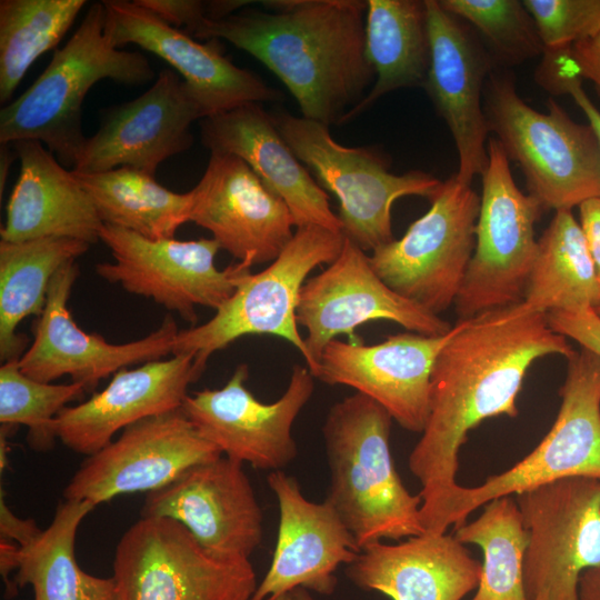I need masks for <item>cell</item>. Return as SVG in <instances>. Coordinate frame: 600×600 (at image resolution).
Returning a JSON list of instances; mask_svg holds the SVG:
<instances>
[{
	"instance_id": "6da1fadb",
	"label": "cell",
	"mask_w": 600,
	"mask_h": 600,
	"mask_svg": "<svg viewBox=\"0 0 600 600\" xmlns=\"http://www.w3.org/2000/svg\"><path fill=\"white\" fill-rule=\"evenodd\" d=\"M576 350L549 326L547 313L523 303L458 320L431 374L429 413L408 464L421 484L426 532L446 533L451 498L458 488L459 451L482 421L518 416L517 398L530 367Z\"/></svg>"
},
{
	"instance_id": "7a4b0ae2",
	"label": "cell",
	"mask_w": 600,
	"mask_h": 600,
	"mask_svg": "<svg viewBox=\"0 0 600 600\" xmlns=\"http://www.w3.org/2000/svg\"><path fill=\"white\" fill-rule=\"evenodd\" d=\"M204 18L191 34L227 40L264 64L294 97L302 117L330 126L366 97L376 74L366 56L363 0H269Z\"/></svg>"
},
{
	"instance_id": "3957f363",
	"label": "cell",
	"mask_w": 600,
	"mask_h": 600,
	"mask_svg": "<svg viewBox=\"0 0 600 600\" xmlns=\"http://www.w3.org/2000/svg\"><path fill=\"white\" fill-rule=\"evenodd\" d=\"M392 418L371 398L354 392L336 402L322 426L330 486L326 501L359 548L426 532L420 494H411L393 464Z\"/></svg>"
},
{
	"instance_id": "277c9868",
	"label": "cell",
	"mask_w": 600,
	"mask_h": 600,
	"mask_svg": "<svg viewBox=\"0 0 600 600\" xmlns=\"http://www.w3.org/2000/svg\"><path fill=\"white\" fill-rule=\"evenodd\" d=\"M106 9L92 3L68 42L56 50L36 81L0 112V142L36 140L62 166H72L86 141L82 103L89 90L109 79L140 86L153 79L148 59L114 47L106 36Z\"/></svg>"
},
{
	"instance_id": "5b68a950",
	"label": "cell",
	"mask_w": 600,
	"mask_h": 600,
	"mask_svg": "<svg viewBox=\"0 0 600 600\" xmlns=\"http://www.w3.org/2000/svg\"><path fill=\"white\" fill-rule=\"evenodd\" d=\"M547 107L542 113L528 106L506 73L491 72L484 83L488 130L521 168L529 194L543 210H572L600 197V142L553 99Z\"/></svg>"
},
{
	"instance_id": "8992f818",
	"label": "cell",
	"mask_w": 600,
	"mask_h": 600,
	"mask_svg": "<svg viewBox=\"0 0 600 600\" xmlns=\"http://www.w3.org/2000/svg\"><path fill=\"white\" fill-rule=\"evenodd\" d=\"M270 116L319 186L336 196L341 233L363 251L372 252L394 240L391 209L398 199L419 196L431 200L442 184L421 170L391 172L388 158L377 148L342 146L332 138L327 124L281 109Z\"/></svg>"
},
{
	"instance_id": "52a82bcc",
	"label": "cell",
	"mask_w": 600,
	"mask_h": 600,
	"mask_svg": "<svg viewBox=\"0 0 600 600\" xmlns=\"http://www.w3.org/2000/svg\"><path fill=\"white\" fill-rule=\"evenodd\" d=\"M343 243L341 232L319 226L297 228L282 252L263 270L244 277L209 321L178 332L172 354H192L206 369L211 354L241 337L274 336L290 342L307 361L297 322L299 294L309 273L331 263Z\"/></svg>"
},
{
	"instance_id": "ba28073f",
	"label": "cell",
	"mask_w": 600,
	"mask_h": 600,
	"mask_svg": "<svg viewBox=\"0 0 600 600\" xmlns=\"http://www.w3.org/2000/svg\"><path fill=\"white\" fill-rule=\"evenodd\" d=\"M487 152L474 250L454 302L458 320L522 303L538 250L534 226L543 208L518 188L494 137Z\"/></svg>"
},
{
	"instance_id": "9c48e42d",
	"label": "cell",
	"mask_w": 600,
	"mask_h": 600,
	"mask_svg": "<svg viewBox=\"0 0 600 600\" xmlns=\"http://www.w3.org/2000/svg\"><path fill=\"white\" fill-rule=\"evenodd\" d=\"M120 600H250L249 559L214 554L176 520L141 516L120 538L113 560Z\"/></svg>"
},
{
	"instance_id": "30bf717a",
	"label": "cell",
	"mask_w": 600,
	"mask_h": 600,
	"mask_svg": "<svg viewBox=\"0 0 600 600\" xmlns=\"http://www.w3.org/2000/svg\"><path fill=\"white\" fill-rule=\"evenodd\" d=\"M429 210L400 239L369 256L381 280L421 309L439 316L454 304L476 243L480 197L452 176Z\"/></svg>"
},
{
	"instance_id": "8fae6325",
	"label": "cell",
	"mask_w": 600,
	"mask_h": 600,
	"mask_svg": "<svg viewBox=\"0 0 600 600\" xmlns=\"http://www.w3.org/2000/svg\"><path fill=\"white\" fill-rule=\"evenodd\" d=\"M557 418L540 443L508 470L477 487L458 486L448 526L464 524L487 502L567 477L600 479V357L581 348L567 360Z\"/></svg>"
},
{
	"instance_id": "7c38bea8",
	"label": "cell",
	"mask_w": 600,
	"mask_h": 600,
	"mask_svg": "<svg viewBox=\"0 0 600 600\" xmlns=\"http://www.w3.org/2000/svg\"><path fill=\"white\" fill-rule=\"evenodd\" d=\"M100 240L113 261L96 264L99 277L152 299L192 326L198 321L197 307L217 311L251 272V267L241 262L217 269L214 258L220 247L212 238L153 240L103 223Z\"/></svg>"
},
{
	"instance_id": "4fadbf2b",
	"label": "cell",
	"mask_w": 600,
	"mask_h": 600,
	"mask_svg": "<svg viewBox=\"0 0 600 600\" xmlns=\"http://www.w3.org/2000/svg\"><path fill=\"white\" fill-rule=\"evenodd\" d=\"M528 533V600H579L581 574L600 564V479L567 477L514 496Z\"/></svg>"
},
{
	"instance_id": "5bb4252c",
	"label": "cell",
	"mask_w": 600,
	"mask_h": 600,
	"mask_svg": "<svg viewBox=\"0 0 600 600\" xmlns=\"http://www.w3.org/2000/svg\"><path fill=\"white\" fill-rule=\"evenodd\" d=\"M387 320L411 332L443 336L452 324L389 288L373 270L369 256L344 238L339 256L307 279L299 294L297 322L307 337V368L317 379L324 348L338 336L361 342L356 329L369 321Z\"/></svg>"
},
{
	"instance_id": "9a60e30c",
	"label": "cell",
	"mask_w": 600,
	"mask_h": 600,
	"mask_svg": "<svg viewBox=\"0 0 600 600\" xmlns=\"http://www.w3.org/2000/svg\"><path fill=\"white\" fill-rule=\"evenodd\" d=\"M248 378V364L241 363L222 388L188 394L181 409L222 454L259 470H282L298 454L292 427L312 397L316 378L294 364L286 391L271 403L251 393Z\"/></svg>"
},
{
	"instance_id": "2e32d148",
	"label": "cell",
	"mask_w": 600,
	"mask_h": 600,
	"mask_svg": "<svg viewBox=\"0 0 600 600\" xmlns=\"http://www.w3.org/2000/svg\"><path fill=\"white\" fill-rule=\"evenodd\" d=\"M221 456L179 408L127 427L116 440L88 456L63 497L98 506L126 493H150L189 468Z\"/></svg>"
},
{
	"instance_id": "e0dca14e",
	"label": "cell",
	"mask_w": 600,
	"mask_h": 600,
	"mask_svg": "<svg viewBox=\"0 0 600 600\" xmlns=\"http://www.w3.org/2000/svg\"><path fill=\"white\" fill-rule=\"evenodd\" d=\"M78 274L79 267L71 261L52 277L43 312L33 327V341L19 360L26 376L48 383L69 376L91 391L101 379L123 368L172 353L179 330L170 314L150 334L126 343H110L98 333L81 330L68 309Z\"/></svg>"
},
{
	"instance_id": "ac0fdd59",
	"label": "cell",
	"mask_w": 600,
	"mask_h": 600,
	"mask_svg": "<svg viewBox=\"0 0 600 600\" xmlns=\"http://www.w3.org/2000/svg\"><path fill=\"white\" fill-rule=\"evenodd\" d=\"M203 118L188 84L177 72L164 69L140 97L103 113L72 170L96 173L131 167L154 176L161 162L191 147L190 127Z\"/></svg>"
},
{
	"instance_id": "d6986e66",
	"label": "cell",
	"mask_w": 600,
	"mask_h": 600,
	"mask_svg": "<svg viewBox=\"0 0 600 600\" xmlns=\"http://www.w3.org/2000/svg\"><path fill=\"white\" fill-rule=\"evenodd\" d=\"M191 191L190 221L208 230L238 262L269 264L293 238L286 202L237 156L210 153Z\"/></svg>"
},
{
	"instance_id": "ffe728a7",
	"label": "cell",
	"mask_w": 600,
	"mask_h": 600,
	"mask_svg": "<svg viewBox=\"0 0 600 600\" xmlns=\"http://www.w3.org/2000/svg\"><path fill=\"white\" fill-rule=\"evenodd\" d=\"M242 462L221 456L148 493L141 516L184 526L208 551L247 558L263 537V514Z\"/></svg>"
},
{
	"instance_id": "44dd1931",
	"label": "cell",
	"mask_w": 600,
	"mask_h": 600,
	"mask_svg": "<svg viewBox=\"0 0 600 600\" xmlns=\"http://www.w3.org/2000/svg\"><path fill=\"white\" fill-rule=\"evenodd\" d=\"M106 36L121 48L128 43L158 56L181 76L206 117L247 103L278 102L282 94L257 74L237 67L219 48L177 29L137 1L104 0Z\"/></svg>"
},
{
	"instance_id": "7402d4cb",
	"label": "cell",
	"mask_w": 600,
	"mask_h": 600,
	"mask_svg": "<svg viewBox=\"0 0 600 600\" xmlns=\"http://www.w3.org/2000/svg\"><path fill=\"white\" fill-rule=\"evenodd\" d=\"M453 332L454 324L443 336L407 331L370 346L334 339L321 354L317 379L353 388L383 407L403 429L421 433L432 369Z\"/></svg>"
},
{
	"instance_id": "603a6c76",
	"label": "cell",
	"mask_w": 600,
	"mask_h": 600,
	"mask_svg": "<svg viewBox=\"0 0 600 600\" xmlns=\"http://www.w3.org/2000/svg\"><path fill=\"white\" fill-rule=\"evenodd\" d=\"M430 67L424 89L446 121L459 157L457 178L471 184L487 162L488 127L484 83L493 61L477 37L439 0H424Z\"/></svg>"
},
{
	"instance_id": "cb8c5ba5",
	"label": "cell",
	"mask_w": 600,
	"mask_h": 600,
	"mask_svg": "<svg viewBox=\"0 0 600 600\" xmlns=\"http://www.w3.org/2000/svg\"><path fill=\"white\" fill-rule=\"evenodd\" d=\"M267 481L278 500V536L269 570L250 600H279L297 588L332 594L337 569L361 551L357 541L336 510L326 500H308L293 477L278 470Z\"/></svg>"
},
{
	"instance_id": "d4e9b609",
	"label": "cell",
	"mask_w": 600,
	"mask_h": 600,
	"mask_svg": "<svg viewBox=\"0 0 600 600\" xmlns=\"http://www.w3.org/2000/svg\"><path fill=\"white\" fill-rule=\"evenodd\" d=\"M203 371L187 353L136 369L123 368L102 391L77 406L64 407L53 422L56 436L73 452L91 456L110 443L118 431L181 408L188 387Z\"/></svg>"
},
{
	"instance_id": "484cf974",
	"label": "cell",
	"mask_w": 600,
	"mask_h": 600,
	"mask_svg": "<svg viewBox=\"0 0 600 600\" xmlns=\"http://www.w3.org/2000/svg\"><path fill=\"white\" fill-rule=\"evenodd\" d=\"M210 153L242 159L288 206L297 228L319 226L341 232L329 196L301 164L260 103H247L200 120Z\"/></svg>"
},
{
	"instance_id": "4316f807",
	"label": "cell",
	"mask_w": 600,
	"mask_h": 600,
	"mask_svg": "<svg viewBox=\"0 0 600 600\" xmlns=\"http://www.w3.org/2000/svg\"><path fill=\"white\" fill-rule=\"evenodd\" d=\"M347 574L359 588L392 600H462L477 589L481 562L454 536L424 532L364 547Z\"/></svg>"
},
{
	"instance_id": "83f0119b",
	"label": "cell",
	"mask_w": 600,
	"mask_h": 600,
	"mask_svg": "<svg viewBox=\"0 0 600 600\" xmlns=\"http://www.w3.org/2000/svg\"><path fill=\"white\" fill-rule=\"evenodd\" d=\"M11 144L20 172L7 203L1 240L23 242L57 237L89 244L99 241L103 222L72 170H67L39 141Z\"/></svg>"
},
{
	"instance_id": "f1b7e54d",
	"label": "cell",
	"mask_w": 600,
	"mask_h": 600,
	"mask_svg": "<svg viewBox=\"0 0 600 600\" xmlns=\"http://www.w3.org/2000/svg\"><path fill=\"white\" fill-rule=\"evenodd\" d=\"M366 56L376 78L366 97L342 120L350 121L387 93L424 87L430 42L424 0H368Z\"/></svg>"
},
{
	"instance_id": "f546056e",
	"label": "cell",
	"mask_w": 600,
	"mask_h": 600,
	"mask_svg": "<svg viewBox=\"0 0 600 600\" xmlns=\"http://www.w3.org/2000/svg\"><path fill=\"white\" fill-rule=\"evenodd\" d=\"M90 244L70 238L0 242V359L20 360L28 338L17 332L29 316L43 312L50 281L66 263L84 254Z\"/></svg>"
},
{
	"instance_id": "4dcf8cb0",
	"label": "cell",
	"mask_w": 600,
	"mask_h": 600,
	"mask_svg": "<svg viewBox=\"0 0 600 600\" xmlns=\"http://www.w3.org/2000/svg\"><path fill=\"white\" fill-rule=\"evenodd\" d=\"M94 507L67 499L58 504L50 526L30 546L20 547L16 588L30 584L34 600H120L113 577L91 576L77 562V531Z\"/></svg>"
},
{
	"instance_id": "1f68e13d",
	"label": "cell",
	"mask_w": 600,
	"mask_h": 600,
	"mask_svg": "<svg viewBox=\"0 0 600 600\" xmlns=\"http://www.w3.org/2000/svg\"><path fill=\"white\" fill-rule=\"evenodd\" d=\"M90 196L101 221L148 239H172L190 221L193 193L161 186L154 176L131 167L82 173L72 170Z\"/></svg>"
},
{
	"instance_id": "d6a6232c",
	"label": "cell",
	"mask_w": 600,
	"mask_h": 600,
	"mask_svg": "<svg viewBox=\"0 0 600 600\" xmlns=\"http://www.w3.org/2000/svg\"><path fill=\"white\" fill-rule=\"evenodd\" d=\"M533 312L597 309L600 284L580 227L571 210L556 211L538 239L524 300Z\"/></svg>"
},
{
	"instance_id": "836d02e7",
	"label": "cell",
	"mask_w": 600,
	"mask_h": 600,
	"mask_svg": "<svg viewBox=\"0 0 600 600\" xmlns=\"http://www.w3.org/2000/svg\"><path fill=\"white\" fill-rule=\"evenodd\" d=\"M474 520L453 529L462 544L473 543L483 552L481 576L471 600H528L523 587V560L528 533L514 496L482 506Z\"/></svg>"
},
{
	"instance_id": "e575fe53",
	"label": "cell",
	"mask_w": 600,
	"mask_h": 600,
	"mask_svg": "<svg viewBox=\"0 0 600 600\" xmlns=\"http://www.w3.org/2000/svg\"><path fill=\"white\" fill-rule=\"evenodd\" d=\"M84 0L0 1V101L8 103L32 63L54 48Z\"/></svg>"
},
{
	"instance_id": "d590c367",
	"label": "cell",
	"mask_w": 600,
	"mask_h": 600,
	"mask_svg": "<svg viewBox=\"0 0 600 600\" xmlns=\"http://www.w3.org/2000/svg\"><path fill=\"white\" fill-rule=\"evenodd\" d=\"M86 389L81 383L53 384L26 376L19 360L0 368V422L28 428L27 442L38 452L50 451L58 439L53 422L67 403L79 400Z\"/></svg>"
},
{
	"instance_id": "8d00e7d4",
	"label": "cell",
	"mask_w": 600,
	"mask_h": 600,
	"mask_svg": "<svg viewBox=\"0 0 600 600\" xmlns=\"http://www.w3.org/2000/svg\"><path fill=\"white\" fill-rule=\"evenodd\" d=\"M443 9L476 27L494 58L518 64L543 53L536 23L519 0H439Z\"/></svg>"
},
{
	"instance_id": "74e56055",
	"label": "cell",
	"mask_w": 600,
	"mask_h": 600,
	"mask_svg": "<svg viewBox=\"0 0 600 600\" xmlns=\"http://www.w3.org/2000/svg\"><path fill=\"white\" fill-rule=\"evenodd\" d=\"M544 49L572 47L600 33V0H523Z\"/></svg>"
},
{
	"instance_id": "f35d334b",
	"label": "cell",
	"mask_w": 600,
	"mask_h": 600,
	"mask_svg": "<svg viewBox=\"0 0 600 600\" xmlns=\"http://www.w3.org/2000/svg\"><path fill=\"white\" fill-rule=\"evenodd\" d=\"M553 331L600 357V316L592 308L547 313Z\"/></svg>"
},
{
	"instance_id": "ab89813d",
	"label": "cell",
	"mask_w": 600,
	"mask_h": 600,
	"mask_svg": "<svg viewBox=\"0 0 600 600\" xmlns=\"http://www.w3.org/2000/svg\"><path fill=\"white\" fill-rule=\"evenodd\" d=\"M168 24L192 34L207 18V1L199 0H136Z\"/></svg>"
},
{
	"instance_id": "60d3db41",
	"label": "cell",
	"mask_w": 600,
	"mask_h": 600,
	"mask_svg": "<svg viewBox=\"0 0 600 600\" xmlns=\"http://www.w3.org/2000/svg\"><path fill=\"white\" fill-rule=\"evenodd\" d=\"M42 530L38 528L32 519H21L17 517L4 501L3 490L0 497V538L11 540L21 548H26L34 542Z\"/></svg>"
},
{
	"instance_id": "b9f144b4",
	"label": "cell",
	"mask_w": 600,
	"mask_h": 600,
	"mask_svg": "<svg viewBox=\"0 0 600 600\" xmlns=\"http://www.w3.org/2000/svg\"><path fill=\"white\" fill-rule=\"evenodd\" d=\"M580 227L600 284V197L579 206Z\"/></svg>"
},
{
	"instance_id": "7bdbcfd3",
	"label": "cell",
	"mask_w": 600,
	"mask_h": 600,
	"mask_svg": "<svg viewBox=\"0 0 600 600\" xmlns=\"http://www.w3.org/2000/svg\"><path fill=\"white\" fill-rule=\"evenodd\" d=\"M571 56L579 76L600 90V33L574 43Z\"/></svg>"
},
{
	"instance_id": "ee69618b",
	"label": "cell",
	"mask_w": 600,
	"mask_h": 600,
	"mask_svg": "<svg viewBox=\"0 0 600 600\" xmlns=\"http://www.w3.org/2000/svg\"><path fill=\"white\" fill-rule=\"evenodd\" d=\"M563 93H569L572 97L576 104L588 119V123L594 130L600 142V110L584 92L582 88V78L580 76H574L569 79L564 84Z\"/></svg>"
},
{
	"instance_id": "f6af8a7d",
	"label": "cell",
	"mask_w": 600,
	"mask_h": 600,
	"mask_svg": "<svg viewBox=\"0 0 600 600\" xmlns=\"http://www.w3.org/2000/svg\"><path fill=\"white\" fill-rule=\"evenodd\" d=\"M20 559V546L11 540L0 538V572L6 584L7 597H12L17 593V588L10 580V573L19 569Z\"/></svg>"
},
{
	"instance_id": "bcb514c9",
	"label": "cell",
	"mask_w": 600,
	"mask_h": 600,
	"mask_svg": "<svg viewBox=\"0 0 600 600\" xmlns=\"http://www.w3.org/2000/svg\"><path fill=\"white\" fill-rule=\"evenodd\" d=\"M579 600H600V564L586 570L578 584Z\"/></svg>"
},
{
	"instance_id": "7dc6e473",
	"label": "cell",
	"mask_w": 600,
	"mask_h": 600,
	"mask_svg": "<svg viewBox=\"0 0 600 600\" xmlns=\"http://www.w3.org/2000/svg\"><path fill=\"white\" fill-rule=\"evenodd\" d=\"M18 158L17 152L11 143H1L0 148V193H3V187L7 181L9 168L13 160Z\"/></svg>"
},
{
	"instance_id": "c3c4849f",
	"label": "cell",
	"mask_w": 600,
	"mask_h": 600,
	"mask_svg": "<svg viewBox=\"0 0 600 600\" xmlns=\"http://www.w3.org/2000/svg\"><path fill=\"white\" fill-rule=\"evenodd\" d=\"M534 600H549L548 596L542 593L540 596H538Z\"/></svg>"
},
{
	"instance_id": "681fc988",
	"label": "cell",
	"mask_w": 600,
	"mask_h": 600,
	"mask_svg": "<svg viewBox=\"0 0 600 600\" xmlns=\"http://www.w3.org/2000/svg\"><path fill=\"white\" fill-rule=\"evenodd\" d=\"M596 312L600 316V306L596 309Z\"/></svg>"
}]
</instances>
